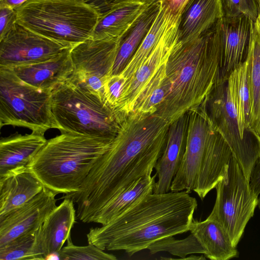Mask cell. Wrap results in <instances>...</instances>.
<instances>
[{"instance_id":"6da1fadb","label":"cell","mask_w":260,"mask_h":260,"mask_svg":"<svg viewBox=\"0 0 260 260\" xmlns=\"http://www.w3.org/2000/svg\"><path fill=\"white\" fill-rule=\"evenodd\" d=\"M169 123L156 114L132 112L121 119L108 150L80 189L63 196L77 206L76 216L92 222L98 213L142 177L151 175L163 153Z\"/></svg>"},{"instance_id":"7a4b0ae2","label":"cell","mask_w":260,"mask_h":260,"mask_svg":"<svg viewBox=\"0 0 260 260\" xmlns=\"http://www.w3.org/2000/svg\"><path fill=\"white\" fill-rule=\"evenodd\" d=\"M197 206L186 191L151 193L108 223L90 228L87 242L131 256L159 240L189 231Z\"/></svg>"},{"instance_id":"3957f363","label":"cell","mask_w":260,"mask_h":260,"mask_svg":"<svg viewBox=\"0 0 260 260\" xmlns=\"http://www.w3.org/2000/svg\"><path fill=\"white\" fill-rule=\"evenodd\" d=\"M221 64L218 21L197 39L178 40L166 64L170 92L155 114L170 123L200 106L219 80Z\"/></svg>"},{"instance_id":"277c9868","label":"cell","mask_w":260,"mask_h":260,"mask_svg":"<svg viewBox=\"0 0 260 260\" xmlns=\"http://www.w3.org/2000/svg\"><path fill=\"white\" fill-rule=\"evenodd\" d=\"M114 139L62 132L47 141L27 171L56 195L76 192Z\"/></svg>"},{"instance_id":"5b68a950","label":"cell","mask_w":260,"mask_h":260,"mask_svg":"<svg viewBox=\"0 0 260 260\" xmlns=\"http://www.w3.org/2000/svg\"><path fill=\"white\" fill-rule=\"evenodd\" d=\"M15 11L16 23L71 48L92 39L101 16L84 0H26Z\"/></svg>"},{"instance_id":"8992f818","label":"cell","mask_w":260,"mask_h":260,"mask_svg":"<svg viewBox=\"0 0 260 260\" xmlns=\"http://www.w3.org/2000/svg\"><path fill=\"white\" fill-rule=\"evenodd\" d=\"M51 105L54 128L61 133L114 139L123 117L69 80L53 89Z\"/></svg>"},{"instance_id":"52a82bcc","label":"cell","mask_w":260,"mask_h":260,"mask_svg":"<svg viewBox=\"0 0 260 260\" xmlns=\"http://www.w3.org/2000/svg\"><path fill=\"white\" fill-rule=\"evenodd\" d=\"M52 91L31 86L8 68L0 67V127L28 128L44 135L54 128Z\"/></svg>"},{"instance_id":"ba28073f","label":"cell","mask_w":260,"mask_h":260,"mask_svg":"<svg viewBox=\"0 0 260 260\" xmlns=\"http://www.w3.org/2000/svg\"><path fill=\"white\" fill-rule=\"evenodd\" d=\"M215 188L216 200L208 217L221 223L237 247L247 223L254 215L258 197L252 192L249 181L234 155L224 177Z\"/></svg>"},{"instance_id":"9c48e42d","label":"cell","mask_w":260,"mask_h":260,"mask_svg":"<svg viewBox=\"0 0 260 260\" xmlns=\"http://www.w3.org/2000/svg\"><path fill=\"white\" fill-rule=\"evenodd\" d=\"M203 102L211 122L228 144L250 181L252 170L260 156V148L247 140L241 132L228 80H218Z\"/></svg>"},{"instance_id":"30bf717a","label":"cell","mask_w":260,"mask_h":260,"mask_svg":"<svg viewBox=\"0 0 260 260\" xmlns=\"http://www.w3.org/2000/svg\"><path fill=\"white\" fill-rule=\"evenodd\" d=\"M120 41L90 39L73 47V72L68 80L104 102L105 83L112 75Z\"/></svg>"},{"instance_id":"8fae6325","label":"cell","mask_w":260,"mask_h":260,"mask_svg":"<svg viewBox=\"0 0 260 260\" xmlns=\"http://www.w3.org/2000/svg\"><path fill=\"white\" fill-rule=\"evenodd\" d=\"M70 49L16 22L0 39V67L12 68L46 61Z\"/></svg>"},{"instance_id":"7c38bea8","label":"cell","mask_w":260,"mask_h":260,"mask_svg":"<svg viewBox=\"0 0 260 260\" xmlns=\"http://www.w3.org/2000/svg\"><path fill=\"white\" fill-rule=\"evenodd\" d=\"M188 116L185 150L171 191H193L205 153L210 120L204 103L188 111Z\"/></svg>"},{"instance_id":"4fadbf2b","label":"cell","mask_w":260,"mask_h":260,"mask_svg":"<svg viewBox=\"0 0 260 260\" xmlns=\"http://www.w3.org/2000/svg\"><path fill=\"white\" fill-rule=\"evenodd\" d=\"M181 14L176 15L161 37L154 49L123 84L122 92L115 111L126 115L133 111L139 94L150 80L165 65L171 52L179 39V24Z\"/></svg>"},{"instance_id":"5bb4252c","label":"cell","mask_w":260,"mask_h":260,"mask_svg":"<svg viewBox=\"0 0 260 260\" xmlns=\"http://www.w3.org/2000/svg\"><path fill=\"white\" fill-rule=\"evenodd\" d=\"M56 194L46 187L22 206L0 216V246L39 229L57 206Z\"/></svg>"},{"instance_id":"9a60e30c","label":"cell","mask_w":260,"mask_h":260,"mask_svg":"<svg viewBox=\"0 0 260 260\" xmlns=\"http://www.w3.org/2000/svg\"><path fill=\"white\" fill-rule=\"evenodd\" d=\"M253 21L248 16H222L218 20L221 46L219 80H226L246 60Z\"/></svg>"},{"instance_id":"2e32d148","label":"cell","mask_w":260,"mask_h":260,"mask_svg":"<svg viewBox=\"0 0 260 260\" xmlns=\"http://www.w3.org/2000/svg\"><path fill=\"white\" fill-rule=\"evenodd\" d=\"M233 153L210 121L204 157L193 189L201 200L224 176Z\"/></svg>"},{"instance_id":"e0dca14e","label":"cell","mask_w":260,"mask_h":260,"mask_svg":"<svg viewBox=\"0 0 260 260\" xmlns=\"http://www.w3.org/2000/svg\"><path fill=\"white\" fill-rule=\"evenodd\" d=\"M188 120L187 112L169 123L165 149L154 168L158 180L153 193H164L170 191L185 152Z\"/></svg>"},{"instance_id":"ac0fdd59","label":"cell","mask_w":260,"mask_h":260,"mask_svg":"<svg viewBox=\"0 0 260 260\" xmlns=\"http://www.w3.org/2000/svg\"><path fill=\"white\" fill-rule=\"evenodd\" d=\"M155 1L126 0L110 5L101 14L92 39L119 42Z\"/></svg>"},{"instance_id":"d6986e66","label":"cell","mask_w":260,"mask_h":260,"mask_svg":"<svg viewBox=\"0 0 260 260\" xmlns=\"http://www.w3.org/2000/svg\"><path fill=\"white\" fill-rule=\"evenodd\" d=\"M44 135L32 132L0 140V179L25 171L47 142Z\"/></svg>"},{"instance_id":"ffe728a7","label":"cell","mask_w":260,"mask_h":260,"mask_svg":"<svg viewBox=\"0 0 260 260\" xmlns=\"http://www.w3.org/2000/svg\"><path fill=\"white\" fill-rule=\"evenodd\" d=\"M63 199L38 230V237L45 259L50 255L58 253L71 237V231L76 222V210L74 202L70 198Z\"/></svg>"},{"instance_id":"44dd1931","label":"cell","mask_w":260,"mask_h":260,"mask_svg":"<svg viewBox=\"0 0 260 260\" xmlns=\"http://www.w3.org/2000/svg\"><path fill=\"white\" fill-rule=\"evenodd\" d=\"M71 49L46 61L10 69L26 83L52 91L57 86L68 80L73 73V66L70 57Z\"/></svg>"},{"instance_id":"7402d4cb","label":"cell","mask_w":260,"mask_h":260,"mask_svg":"<svg viewBox=\"0 0 260 260\" xmlns=\"http://www.w3.org/2000/svg\"><path fill=\"white\" fill-rule=\"evenodd\" d=\"M223 16L221 0H189L181 14L178 40L198 38Z\"/></svg>"},{"instance_id":"603a6c76","label":"cell","mask_w":260,"mask_h":260,"mask_svg":"<svg viewBox=\"0 0 260 260\" xmlns=\"http://www.w3.org/2000/svg\"><path fill=\"white\" fill-rule=\"evenodd\" d=\"M189 231L206 251L204 256L212 260H228L237 257L239 252L224 228L216 220L207 217L204 221L192 219Z\"/></svg>"},{"instance_id":"cb8c5ba5","label":"cell","mask_w":260,"mask_h":260,"mask_svg":"<svg viewBox=\"0 0 260 260\" xmlns=\"http://www.w3.org/2000/svg\"><path fill=\"white\" fill-rule=\"evenodd\" d=\"M43 188L42 183L27 170L0 179V216L22 206Z\"/></svg>"},{"instance_id":"d4e9b609","label":"cell","mask_w":260,"mask_h":260,"mask_svg":"<svg viewBox=\"0 0 260 260\" xmlns=\"http://www.w3.org/2000/svg\"><path fill=\"white\" fill-rule=\"evenodd\" d=\"M251 128L260 137V14L253 22L246 59Z\"/></svg>"},{"instance_id":"484cf974","label":"cell","mask_w":260,"mask_h":260,"mask_svg":"<svg viewBox=\"0 0 260 260\" xmlns=\"http://www.w3.org/2000/svg\"><path fill=\"white\" fill-rule=\"evenodd\" d=\"M228 84L242 135L249 142L260 148V137L251 128L249 124V93L246 60L230 75Z\"/></svg>"},{"instance_id":"4316f807","label":"cell","mask_w":260,"mask_h":260,"mask_svg":"<svg viewBox=\"0 0 260 260\" xmlns=\"http://www.w3.org/2000/svg\"><path fill=\"white\" fill-rule=\"evenodd\" d=\"M156 175L144 176L119 193L95 215L92 222L105 225L153 193Z\"/></svg>"},{"instance_id":"83f0119b","label":"cell","mask_w":260,"mask_h":260,"mask_svg":"<svg viewBox=\"0 0 260 260\" xmlns=\"http://www.w3.org/2000/svg\"><path fill=\"white\" fill-rule=\"evenodd\" d=\"M160 5L158 0L153 2L121 39L112 75H118L123 70L151 28Z\"/></svg>"},{"instance_id":"f1b7e54d","label":"cell","mask_w":260,"mask_h":260,"mask_svg":"<svg viewBox=\"0 0 260 260\" xmlns=\"http://www.w3.org/2000/svg\"><path fill=\"white\" fill-rule=\"evenodd\" d=\"M160 5L158 13L151 28L123 70L119 74L126 81L148 57L174 17L178 15L173 14L168 6Z\"/></svg>"},{"instance_id":"f546056e","label":"cell","mask_w":260,"mask_h":260,"mask_svg":"<svg viewBox=\"0 0 260 260\" xmlns=\"http://www.w3.org/2000/svg\"><path fill=\"white\" fill-rule=\"evenodd\" d=\"M166 64L157 71L141 91L134 104L132 112L155 114L168 96L171 85L166 76Z\"/></svg>"},{"instance_id":"4dcf8cb0","label":"cell","mask_w":260,"mask_h":260,"mask_svg":"<svg viewBox=\"0 0 260 260\" xmlns=\"http://www.w3.org/2000/svg\"><path fill=\"white\" fill-rule=\"evenodd\" d=\"M37 231L22 235L0 246V260L45 259Z\"/></svg>"},{"instance_id":"1f68e13d","label":"cell","mask_w":260,"mask_h":260,"mask_svg":"<svg viewBox=\"0 0 260 260\" xmlns=\"http://www.w3.org/2000/svg\"><path fill=\"white\" fill-rule=\"evenodd\" d=\"M147 249L152 254L166 252L184 259L189 254L199 253L205 255L206 253L204 248L191 233L181 240L176 239L173 236L162 238L151 244Z\"/></svg>"},{"instance_id":"d6a6232c","label":"cell","mask_w":260,"mask_h":260,"mask_svg":"<svg viewBox=\"0 0 260 260\" xmlns=\"http://www.w3.org/2000/svg\"><path fill=\"white\" fill-rule=\"evenodd\" d=\"M59 259L81 260H116L117 257L112 254L104 252L91 244L86 246L74 245L70 237L67 240V245L62 248L58 253Z\"/></svg>"},{"instance_id":"836d02e7","label":"cell","mask_w":260,"mask_h":260,"mask_svg":"<svg viewBox=\"0 0 260 260\" xmlns=\"http://www.w3.org/2000/svg\"><path fill=\"white\" fill-rule=\"evenodd\" d=\"M221 3L223 16L235 17L245 15L254 22L258 16L256 0H221Z\"/></svg>"},{"instance_id":"e575fe53","label":"cell","mask_w":260,"mask_h":260,"mask_svg":"<svg viewBox=\"0 0 260 260\" xmlns=\"http://www.w3.org/2000/svg\"><path fill=\"white\" fill-rule=\"evenodd\" d=\"M126 80L120 74L111 76L104 85V102L115 111Z\"/></svg>"},{"instance_id":"d590c367","label":"cell","mask_w":260,"mask_h":260,"mask_svg":"<svg viewBox=\"0 0 260 260\" xmlns=\"http://www.w3.org/2000/svg\"><path fill=\"white\" fill-rule=\"evenodd\" d=\"M15 9L0 6V39L4 37L16 23Z\"/></svg>"},{"instance_id":"8d00e7d4","label":"cell","mask_w":260,"mask_h":260,"mask_svg":"<svg viewBox=\"0 0 260 260\" xmlns=\"http://www.w3.org/2000/svg\"><path fill=\"white\" fill-rule=\"evenodd\" d=\"M249 184L253 194L258 197L260 194V156L252 170Z\"/></svg>"},{"instance_id":"74e56055","label":"cell","mask_w":260,"mask_h":260,"mask_svg":"<svg viewBox=\"0 0 260 260\" xmlns=\"http://www.w3.org/2000/svg\"><path fill=\"white\" fill-rule=\"evenodd\" d=\"M159 3L167 6L174 14H181L189 0H158Z\"/></svg>"},{"instance_id":"f35d334b","label":"cell","mask_w":260,"mask_h":260,"mask_svg":"<svg viewBox=\"0 0 260 260\" xmlns=\"http://www.w3.org/2000/svg\"><path fill=\"white\" fill-rule=\"evenodd\" d=\"M95 8L99 12H103L109 7L108 0H84Z\"/></svg>"},{"instance_id":"ab89813d","label":"cell","mask_w":260,"mask_h":260,"mask_svg":"<svg viewBox=\"0 0 260 260\" xmlns=\"http://www.w3.org/2000/svg\"><path fill=\"white\" fill-rule=\"evenodd\" d=\"M26 1V0H1L0 6H4L15 9Z\"/></svg>"},{"instance_id":"60d3db41","label":"cell","mask_w":260,"mask_h":260,"mask_svg":"<svg viewBox=\"0 0 260 260\" xmlns=\"http://www.w3.org/2000/svg\"><path fill=\"white\" fill-rule=\"evenodd\" d=\"M126 0H108L109 5L115 4Z\"/></svg>"},{"instance_id":"b9f144b4","label":"cell","mask_w":260,"mask_h":260,"mask_svg":"<svg viewBox=\"0 0 260 260\" xmlns=\"http://www.w3.org/2000/svg\"><path fill=\"white\" fill-rule=\"evenodd\" d=\"M256 1L258 6L259 13L260 14V0H256Z\"/></svg>"},{"instance_id":"7bdbcfd3","label":"cell","mask_w":260,"mask_h":260,"mask_svg":"<svg viewBox=\"0 0 260 260\" xmlns=\"http://www.w3.org/2000/svg\"><path fill=\"white\" fill-rule=\"evenodd\" d=\"M259 209H260V196L258 197V205H257Z\"/></svg>"},{"instance_id":"ee69618b","label":"cell","mask_w":260,"mask_h":260,"mask_svg":"<svg viewBox=\"0 0 260 260\" xmlns=\"http://www.w3.org/2000/svg\"><path fill=\"white\" fill-rule=\"evenodd\" d=\"M154 1H157V0H154Z\"/></svg>"},{"instance_id":"f6af8a7d","label":"cell","mask_w":260,"mask_h":260,"mask_svg":"<svg viewBox=\"0 0 260 260\" xmlns=\"http://www.w3.org/2000/svg\"><path fill=\"white\" fill-rule=\"evenodd\" d=\"M1 1V0H0Z\"/></svg>"}]
</instances>
